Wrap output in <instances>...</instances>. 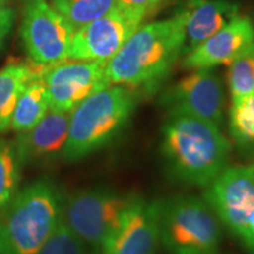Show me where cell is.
Wrapping results in <instances>:
<instances>
[{"instance_id": "603a6c76", "label": "cell", "mask_w": 254, "mask_h": 254, "mask_svg": "<svg viewBox=\"0 0 254 254\" xmlns=\"http://www.w3.org/2000/svg\"><path fill=\"white\" fill-rule=\"evenodd\" d=\"M117 1L119 8L145 19L158 7L163 0H117Z\"/></svg>"}, {"instance_id": "277c9868", "label": "cell", "mask_w": 254, "mask_h": 254, "mask_svg": "<svg viewBox=\"0 0 254 254\" xmlns=\"http://www.w3.org/2000/svg\"><path fill=\"white\" fill-rule=\"evenodd\" d=\"M138 91L111 85L82 100L69 112L68 136L63 159L74 163L106 147L131 120Z\"/></svg>"}, {"instance_id": "ffe728a7", "label": "cell", "mask_w": 254, "mask_h": 254, "mask_svg": "<svg viewBox=\"0 0 254 254\" xmlns=\"http://www.w3.org/2000/svg\"><path fill=\"white\" fill-rule=\"evenodd\" d=\"M227 81L232 100L254 93V43L228 65Z\"/></svg>"}, {"instance_id": "30bf717a", "label": "cell", "mask_w": 254, "mask_h": 254, "mask_svg": "<svg viewBox=\"0 0 254 254\" xmlns=\"http://www.w3.org/2000/svg\"><path fill=\"white\" fill-rule=\"evenodd\" d=\"M142 21L125 9H113L74 32L68 59L107 63Z\"/></svg>"}, {"instance_id": "9a60e30c", "label": "cell", "mask_w": 254, "mask_h": 254, "mask_svg": "<svg viewBox=\"0 0 254 254\" xmlns=\"http://www.w3.org/2000/svg\"><path fill=\"white\" fill-rule=\"evenodd\" d=\"M182 11L185 17V55L239 14L237 2L232 0H186Z\"/></svg>"}, {"instance_id": "ba28073f", "label": "cell", "mask_w": 254, "mask_h": 254, "mask_svg": "<svg viewBox=\"0 0 254 254\" xmlns=\"http://www.w3.org/2000/svg\"><path fill=\"white\" fill-rule=\"evenodd\" d=\"M74 32L46 0H25L20 34L34 65L49 67L67 60Z\"/></svg>"}, {"instance_id": "d4e9b609", "label": "cell", "mask_w": 254, "mask_h": 254, "mask_svg": "<svg viewBox=\"0 0 254 254\" xmlns=\"http://www.w3.org/2000/svg\"><path fill=\"white\" fill-rule=\"evenodd\" d=\"M9 0H0V9L6 7V5H7V2Z\"/></svg>"}, {"instance_id": "7402d4cb", "label": "cell", "mask_w": 254, "mask_h": 254, "mask_svg": "<svg viewBox=\"0 0 254 254\" xmlns=\"http://www.w3.org/2000/svg\"><path fill=\"white\" fill-rule=\"evenodd\" d=\"M38 254H86V245L60 220Z\"/></svg>"}, {"instance_id": "e0dca14e", "label": "cell", "mask_w": 254, "mask_h": 254, "mask_svg": "<svg viewBox=\"0 0 254 254\" xmlns=\"http://www.w3.org/2000/svg\"><path fill=\"white\" fill-rule=\"evenodd\" d=\"M50 111V99L41 75L26 85L15 104L9 128L17 133L32 128Z\"/></svg>"}, {"instance_id": "6da1fadb", "label": "cell", "mask_w": 254, "mask_h": 254, "mask_svg": "<svg viewBox=\"0 0 254 254\" xmlns=\"http://www.w3.org/2000/svg\"><path fill=\"white\" fill-rule=\"evenodd\" d=\"M185 49V17L140 25L122 49L106 63L110 85L154 92L168 77Z\"/></svg>"}, {"instance_id": "4fadbf2b", "label": "cell", "mask_w": 254, "mask_h": 254, "mask_svg": "<svg viewBox=\"0 0 254 254\" xmlns=\"http://www.w3.org/2000/svg\"><path fill=\"white\" fill-rule=\"evenodd\" d=\"M253 43V20L246 15L237 14L213 36L187 52L183 66L190 71L228 66Z\"/></svg>"}, {"instance_id": "484cf974", "label": "cell", "mask_w": 254, "mask_h": 254, "mask_svg": "<svg viewBox=\"0 0 254 254\" xmlns=\"http://www.w3.org/2000/svg\"><path fill=\"white\" fill-rule=\"evenodd\" d=\"M247 250L250 251V253H251V254H254V245H252L251 247H249V249H247Z\"/></svg>"}, {"instance_id": "7c38bea8", "label": "cell", "mask_w": 254, "mask_h": 254, "mask_svg": "<svg viewBox=\"0 0 254 254\" xmlns=\"http://www.w3.org/2000/svg\"><path fill=\"white\" fill-rule=\"evenodd\" d=\"M160 201L134 196L118 226L100 247V254H157Z\"/></svg>"}, {"instance_id": "d6986e66", "label": "cell", "mask_w": 254, "mask_h": 254, "mask_svg": "<svg viewBox=\"0 0 254 254\" xmlns=\"http://www.w3.org/2000/svg\"><path fill=\"white\" fill-rule=\"evenodd\" d=\"M230 132L238 147L254 158V93L232 100Z\"/></svg>"}, {"instance_id": "8992f818", "label": "cell", "mask_w": 254, "mask_h": 254, "mask_svg": "<svg viewBox=\"0 0 254 254\" xmlns=\"http://www.w3.org/2000/svg\"><path fill=\"white\" fill-rule=\"evenodd\" d=\"M134 196L107 189L77 190L64 198L62 219L85 245L100 250Z\"/></svg>"}, {"instance_id": "cb8c5ba5", "label": "cell", "mask_w": 254, "mask_h": 254, "mask_svg": "<svg viewBox=\"0 0 254 254\" xmlns=\"http://www.w3.org/2000/svg\"><path fill=\"white\" fill-rule=\"evenodd\" d=\"M15 12L13 8L6 7L0 9V49L4 46L6 38L14 25Z\"/></svg>"}, {"instance_id": "5bb4252c", "label": "cell", "mask_w": 254, "mask_h": 254, "mask_svg": "<svg viewBox=\"0 0 254 254\" xmlns=\"http://www.w3.org/2000/svg\"><path fill=\"white\" fill-rule=\"evenodd\" d=\"M69 113L49 111L36 126L19 132L13 142L21 167L63 157L68 136Z\"/></svg>"}, {"instance_id": "4316f807", "label": "cell", "mask_w": 254, "mask_h": 254, "mask_svg": "<svg viewBox=\"0 0 254 254\" xmlns=\"http://www.w3.org/2000/svg\"><path fill=\"white\" fill-rule=\"evenodd\" d=\"M252 20H253V25H254V19H252Z\"/></svg>"}, {"instance_id": "44dd1931", "label": "cell", "mask_w": 254, "mask_h": 254, "mask_svg": "<svg viewBox=\"0 0 254 254\" xmlns=\"http://www.w3.org/2000/svg\"><path fill=\"white\" fill-rule=\"evenodd\" d=\"M20 168L13 142L0 139V208L7 205L17 194Z\"/></svg>"}, {"instance_id": "ac0fdd59", "label": "cell", "mask_w": 254, "mask_h": 254, "mask_svg": "<svg viewBox=\"0 0 254 254\" xmlns=\"http://www.w3.org/2000/svg\"><path fill=\"white\" fill-rule=\"evenodd\" d=\"M74 31L118 8L117 0H50Z\"/></svg>"}, {"instance_id": "8fae6325", "label": "cell", "mask_w": 254, "mask_h": 254, "mask_svg": "<svg viewBox=\"0 0 254 254\" xmlns=\"http://www.w3.org/2000/svg\"><path fill=\"white\" fill-rule=\"evenodd\" d=\"M160 104L167 112L192 114L218 126L224 120V90L213 68L192 71L164 92Z\"/></svg>"}, {"instance_id": "5b68a950", "label": "cell", "mask_w": 254, "mask_h": 254, "mask_svg": "<svg viewBox=\"0 0 254 254\" xmlns=\"http://www.w3.org/2000/svg\"><path fill=\"white\" fill-rule=\"evenodd\" d=\"M220 222L204 198L174 196L160 201V244L170 254H217Z\"/></svg>"}, {"instance_id": "9c48e42d", "label": "cell", "mask_w": 254, "mask_h": 254, "mask_svg": "<svg viewBox=\"0 0 254 254\" xmlns=\"http://www.w3.org/2000/svg\"><path fill=\"white\" fill-rule=\"evenodd\" d=\"M50 99V110L69 113L82 100L111 86L106 63L67 59L49 66L41 74Z\"/></svg>"}, {"instance_id": "52a82bcc", "label": "cell", "mask_w": 254, "mask_h": 254, "mask_svg": "<svg viewBox=\"0 0 254 254\" xmlns=\"http://www.w3.org/2000/svg\"><path fill=\"white\" fill-rule=\"evenodd\" d=\"M204 199L247 249L254 245V164L227 166L206 186Z\"/></svg>"}, {"instance_id": "2e32d148", "label": "cell", "mask_w": 254, "mask_h": 254, "mask_svg": "<svg viewBox=\"0 0 254 254\" xmlns=\"http://www.w3.org/2000/svg\"><path fill=\"white\" fill-rule=\"evenodd\" d=\"M46 67L25 63L7 64L0 69V133L9 128L15 104L26 85Z\"/></svg>"}, {"instance_id": "7a4b0ae2", "label": "cell", "mask_w": 254, "mask_h": 254, "mask_svg": "<svg viewBox=\"0 0 254 254\" xmlns=\"http://www.w3.org/2000/svg\"><path fill=\"white\" fill-rule=\"evenodd\" d=\"M161 152L176 179L206 187L227 167L231 144L219 126L184 112H168Z\"/></svg>"}, {"instance_id": "3957f363", "label": "cell", "mask_w": 254, "mask_h": 254, "mask_svg": "<svg viewBox=\"0 0 254 254\" xmlns=\"http://www.w3.org/2000/svg\"><path fill=\"white\" fill-rule=\"evenodd\" d=\"M64 195L50 178L19 189L0 208V254H38L62 218Z\"/></svg>"}]
</instances>
